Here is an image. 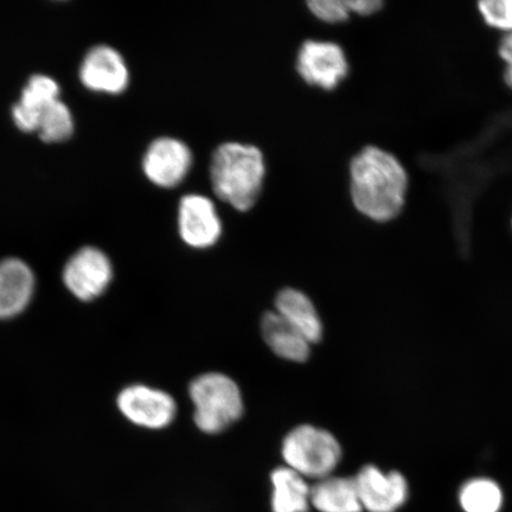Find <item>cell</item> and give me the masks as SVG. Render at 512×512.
I'll list each match as a JSON object with an SVG mask.
<instances>
[{"mask_svg":"<svg viewBox=\"0 0 512 512\" xmlns=\"http://www.w3.org/2000/svg\"><path fill=\"white\" fill-rule=\"evenodd\" d=\"M408 185L405 166L380 147H364L351 160L352 203L370 220L382 223L396 219L405 208Z\"/></svg>","mask_w":512,"mask_h":512,"instance_id":"6da1fadb","label":"cell"},{"mask_svg":"<svg viewBox=\"0 0 512 512\" xmlns=\"http://www.w3.org/2000/svg\"><path fill=\"white\" fill-rule=\"evenodd\" d=\"M266 176L265 158L258 147L240 143L222 144L210 163L215 195L239 211L254 207Z\"/></svg>","mask_w":512,"mask_h":512,"instance_id":"7a4b0ae2","label":"cell"},{"mask_svg":"<svg viewBox=\"0 0 512 512\" xmlns=\"http://www.w3.org/2000/svg\"><path fill=\"white\" fill-rule=\"evenodd\" d=\"M195 425L203 433L219 434L241 419L245 405L233 379L221 373H206L190 383Z\"/></svg>","mask_w":512,"mask_h":512,"instance_id":"3957f363","label":"cell"},{"mask_svg":"<svg viewBox=\"0 0 512 512\" xmlns=\"http://www.w3.org/2000/svg\"><path fill=\"white\" fill-rule=\"evenodd\" d=\"M285 466L309 482L335 475L343 457L335 435L312 425H300L288 433L281 446Z\"/></svg>","mask_w":512,"mask_h":512,"instance_id":"277c9868","label":"cell"},{"mask_svg":"<svg viewBox=\"0 0 512 512\" xmlns=\"http://www.w3.org/2000/svg\"><path fill=\"white\" fill-rule=\"evenodd\" d=\"M117 405L128 421L147 430H163L177 415V403L170 394L145 384H132L121 390Z\"/></svg>","mask_w":512,"mask_h":512,"instance_id":"5b68a950","label":"cell"},{"mask_svg":"<svg viewBox=\"0 0 512 512\" xmlns=\"http://www.w3.org/2000/svg\"><path fill=\"white\" fill-rule=\"evenodd\" d=\"M363 512H399L409 501L408 480L399 471L363 466L354 476Z\"/></svg>","mask_w":512,"mask_h":512,"instance_id":"8992f818","label":"cell"},{"mask_svg":"<svg viewBox=\"0 0 512 512\" xmlns=\"http://www.w3.org/2000/svg\"><path fill=\"white\" fill-rule=\"evenodd\" d=\"M62 278L74 297L82 302H91L102 296L111 285L112 262L100 249L85 247L68 260Z\"/></svg>","mask_w":512,"mask_h":512,"instance_id":"52a82bcc","label":"cell"},{"mask_svg":"<svg viewBox=\"0 0 512 512\" xmlns=\"http://www.w3.org/2000/svg\"><path fill=\"white\" fill-rule=\"evenodd\" d=\"M297 72L309 85L332 91L347 78L349 63L338 44L306 41L299 50Z\"/></svg>","mask_w":512,"mask_h":512,"instance_id":"ba28073f","label":"cell"},{"mask_svg":"<svg viewBox=\"0 0 512 512\" xmlns=\"http://www.w3.org/2000/svg\"><path fill=\"white\" fill-rule=\"evenodd\" d=\"M192 152L175 138H159L147 149L143 169L147 178L160 188H175L189 175Z\"/></svg>","mask_w":512,"mask_h":512,"instance_id":"9c48e42d","label":"cell"},{"mask_svg":"<svg viewBox=\"0 0 512 512\" xmlns=\"http://www.w3.org/2000/svg\"><path fill=\"white\" fill-rule=\"evenodd\" d=\"M178 230L191 248L206 249L216 245L222 234V223L214 203L202 195H187L179 202Z\"/></svg>","mask_w":512,"mask_h":512,"instance_id":"30bf717a","label":"cell"},{"mask_svg":"<svg viewBox=\"0 0 512 512\" xmlns=\"http://www.w3.org/2000/svg\"><path fill=\"white\" fill-rule=\"evenodd\" d=\"M80 78L87 88L108 94L123 93L130 81L126 63L117 50L95 47L83 61Z\"/></svg>","mask_w":512,"mask_h":512,"instance_id":"8fae6325","label":"cell"},{"mask_svg":"<svg viewBox=\"0 0 512 512\" xmlns=\"http://www.w3.org/2000/svg\"><path fill=\"white\" fill-rule=\"evenodd\" d=\"M35 284V274L24 261L0 262V319L21 315L34 297Z\"/></svg>","mask_w":512,"mask_h":512,"instance_id":"7c38bea8","label":"cell"},{"mask_svg":"<svg viewBox=\"0 0 512 512\" xmlns=\"http://www.w3.org/2000/svg\"><path fill=\"white\" fill-rule=\"evenodd\" d=\"M275 312L311 344L322 339V319L315 304L302 291L296 288H285L280 291L275 298Z\"/></svg>","mask_w":512,"mask_h":512,"instance_id":"4fadbf2b","label":"cell"},{"mask_svg":"<svg viewBox=\"0 0 512 512\" xmlns=\"http://www.w3.org/2000/svg\"><path fill=\"white\" fill-rule=\"evenodd\" d=\"M60 87L46 75H35L29 80L22 93L21 101L12 110L15 124L24 132L37 131L41 113L59 100Z\"/></svg>","mask_w":512,"mask_h":512,"instance_id":"5bb4252c","label":"cell"},{"mask_svg":"<svg viewBox=\"0 0 512 512\" xmlns=\"http://www.w3.org/2000/svg\"><path fill=\"white\" fill-rule=\"evenodd\" d=\"M261 334L268 347L283 360L296 363L309 360L311 343L286 323L277 312H266L262 317Z\"/></svg>","mask_w":512,"mask_h":512,"instance_id":"9a60e30c","label":"cell"},{"mask_svg":"<svg viewBox=\"0 0 512 512\" xmlns=\"http://www.w3.org/2000/svg\"><path fill=\"white\" fill-rule=\"evenodd\" d=\"M311 508L317 512H363L354 477L332 475L313 483Z\"/></svg>","mask_w":512,"mask_h":512,"instance_id":"2e32d148","label":"cell"},{"mask_svg":"<svg viewBox=\"0 0 512 512\" xmlns=\"http://www.w3.org/2000/svg\"><path fill=\"white\" fill-rule=\"evenodd\" d=\"M272 512H309L311 486L309 480L287 466H280L271 473Z\"/></svg>","mask_w":512,"mask_h":512,"instance_id":"e0dca14e","label":"cell"},{"mask_svg":"<svg viewBox=\"0 0 512 512\" xmlns=\"http://www.w3.org/2000/svg\"><path fill=\"white\" fill-rule=\"evenodd\" d=\"M504 503L501 485L491 478L467 480L458 492V504L463 512H502Z\"/></svg>","mask_w":512,"mask_h":512,"instance_id":"ac0fdd59","label":"cell"},{"mask_svg":"<svg viewBox=\"0 0 512 512\" xmlns=\"http://www.w3.org/2000/svg\"><path fill=\"white\" fill-rule=\"evenodd\" d=\"M37 132L44 142L59 143L68 139L74 132L73 115L67 105L59 99L41 113Z\"/></svg>","mask_w":512,"mask_h":512,"instance_id":"d6986e66","label":"cell"},{"mask_svg":"<svg viewBox=\"0 0 512 512\" xmlns=\"http://www.w3.org/2000/svg\"><path fill=\"white\" fill-rule=\"evenodd\" d=\"M477 8L488 27L512 34V0H483Z\"/></svg>","mask_w":512,"mask_h":512,"instance_id":"ffe728a7","label":"cell"},{"mask_svg":"<svg viewBox=\"0 0 512 512\" xmlns=\"http://www.w3.org/2000/svg\"><path fill=\"white\" fill-rule=\"evenodd\" d=\"M307 6L313 15L326 23H342L348 21L350 16L345 0H312Z\"/></svg>","mask_w":512,"mask_h":512,"instance_id":"44dd1931","label":"cell"},{"mask_svg":"<svg viewBox=\"0 0 512 512\" xmlns=\"http://www.w3.org/2000/svg\"><path fill=\"white\" fill-rule=\"evenodd\" d=\"M348 9L358 16H371L375 15L382 9L383 3L381 0H345Z\"/></svg>","mask_w":512,"mask_h":512,"instance_id":"7402d4cb","label":"cell"},{"mask_svg":"<svg viewBox=\"0 0 512 512\" xmlns=\"http://www.w3.org/2000/svg\"><path fill=\"white\" fill-rule=\"evenodd\" d=\"M498 55L504 64L512 61V34L504 35L498 46Z\"/></svg>","mask_w":512,"mask_h":512,"instance_id":"603a6c76","label":"cell"},{"mask_svg":"<svg viewBox=\"0 0 512 512\" xmlns=\"http://www.w3.org/2000/svg\"><path fill=\"white\" fill-rule=\"evenodd\" d=\"M504 81L512 89V68H505Z\"/></svg>","mask_w":512,"mask_h":512,"instance_id":"cb8c5ba5","label":"cell"}]
</instances>
